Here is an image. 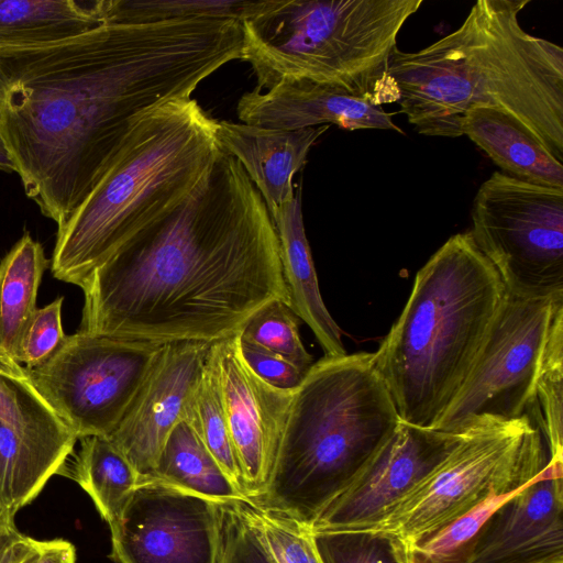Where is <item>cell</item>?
Instances as JSON below:
<instances>
[{
  "mask_svg": "<svg viewBox=\"0 0 563 563\" xmlns=\"http://www.w3.org/2000/svg\"><path fill=\"white\" fill-rule=\"evenodd\" d=\"M400 421L373 353L324 356L295 389L271 477L251 504L311 527Z\"/></svg>",
  "mask_w": 563,
  "mask_h": 563,
  "instance_id": "6",
  "label": "cell"
},
{
  "mask_svg": "<svg viewBox=\"0 0 563 563\" xmlns=\"http://www.w3.org/2000/svg\"><path fill=\"white\" fill-rule=\"evenodd\" d=\"M69 476L90 496L104 521L112 527L137 487L141 476L108 437L79 439Z\"/></svg>",
  "mask_w": 563,
  "mask_h": 563,
  "instance_id": "25",
  "label": "cell"
},
{
  "mask_svg": "<svg viewBox=\"0 0 563 563\" xmlns=\"http://www.w3.org/2000/svg\"><path fill=\"white\" fill-rule=\"evenodd\" d=\"M217 121L191 98L136 114L103 177L57 228L53 277L80 286L125 242L183 205L223 154Z\"/></svg>",
  "mask_w": 563,
  "mask_h": 563,
  "instance_id": "4",
  "label": "cell"
},
{
  "mask_svg": "<svg viewBox=\"0 0 563 563\" xmlns=\"http://www.w3.org/2000/svg\"><path fill=\"white\" fill-rule=\"evenodd\" d=\"M218 503L141 478L110 527L118 563H218Z\"/></svg>",
  "mask_w": 563,
  "mask_h": 563,
  "instance_id": "12",
  "label": "cell"
},
{
  "mask_svg": "<svg viewBox=\"0 0 563 563\" xmlns=\"http://www.w3.org/2000/svg\"><path fill=\"white\" fill-rule=\"evenodd\" d=\"M183 421L194 430L223 473L247 499L242 470L231 441L217 380L208 360L188 397Z\"/></svg>",
  "mask_w": 563,
  "mask_h": 563,
  "instance_id": "28",
  "label": "cell"
},
{
  "mask_svg": "<svg viewBox=\"0 0 563 563\" xmlns=\"http://www.w3.org/2000/svg\"><path fill=\"white\" fill-rule=\"evenodd\" d=\"M16 532L14 525L0 530V563H8L10 545Z\"/></svg>",
  "mask_w": 563,
  "mask_h": 563,
  "instance_id": "38",
  "label": "cell"
},
{
  "mask_svg": "<svg viewBox=\"0 0 563 563\" xmlns=\"http://www.w3.org/2000/svg\"><path fill=\"white\" fill-rule=\"evenodd\" d=\"M529 2L478 0L455 31L417 52L394 49L388 75L418 133L461 136L468 109L492 108L563 163V48L522 29Z\"/></svg>",
  "mask_w": 563,
  "mask_h": 563,
  "instance_id": "3",
  "label": "cell"
},
{
  "mask_svg": "<svg viewBox=\"0 0 563 563\" xmlns=\"http://www.w3.org/2000/svg\"><path fill=\"white\" fill-rule=\"evenodd\" d=\"M240 350L249 367L274 387L295 390L307 374L280 355L241 339Z\"/></svg>",
  "mask_w": 563,
  "mask_h": 563,
  "instance_id": "36",
  "label": "cell"
},
{
  "mask_svg": "<svg viewBox=\"0 0 563 563\" xmlns=\"http://www.w3.org/2000/svg\"><path fill=\"white\" fill-rule=\"evenodd\" d=\"M544 468L534 481L544 474ZM530 484L508 494L489 496L468 512L413 545L393 548L397 562L463 563L468 558L476 537L488 518Z\"/></svg>",
  "mask_w": 563,
  "mask_h": 563,
  "instance_id": "29",
  "label": "cell"
},
{
  "mask_svg": "<svg viewBox=\"0 0 563 563\" xmlns=\"http://www.w3.org/2000/svg\"><path fill=\"white\" fill-rule=\"evenodd\" d=\"M549 461L542 433L525 415L472 426L455 448L371 529L406 548L463 516L492 495L534 481Z\"/></svg>",
  "mask_w": 563,
  "mask_h": 563,
  "instance_id": "8",
  "label": "cell"
},
{
  "mask_svg": "<svg viewBox=\"0 0 563 563\" xmlns=\"http://www.w3.org/2000/svg\"><path fill=\"white\" fill-rule=\"evenodd\" d=\"M8 563H76L75 547L63 539L40 541L15 533Z\"/></svg>",
  "mask_w": 563,
  "mask_h": 563,
  "instance_id": "37",
  "label": "cell"
},
{
  "mask_svg": "<svg viewBox=\"0 0 563 563\" xmlns=\"http://www.w3.org/2000/svg\"><path fill=\"white\" fill-rule=\"evenodd\" d=\"M472 238L518 298L563 297V188L494 172L472 208Z\"/></svg>",
  "mask_w": 563,
  "mask_h": 563,
  "instance_id": "9",
  "label": "cell"
},
{
  "mask_svg": "<svg viewBox=\"0 0 563 563\" xmlns=\"http://www.w3.org/2000/svg\"><path fill=\"white\" fill-rule=\"evenodd\" d=\"M165 344L77 331L46 363L27 372L78 440L109 437Z\"/></svg>",
  "mask_w": 563,
  "mask_h": 563,
  "instance_id": "10",
  "label": "cell"
},
{
  "mask_svg": "<svg viewBox=\"0 0 563 563\" xmlns=\"http://www.w3.org/2000/svg\"><path fill=\"white\" fill-rule=\"evenodd\" d=\"M323 563H398L390 539L371 531L312 532Z\"/></svg>",
  "mask_w": 563,
  "mask_h": 563,
  "instance_id": "33",
  "label": "cell"
},
{
  "mask_svg": "<svg viewBox=\"0 0 563 563\" xmlns=\"http://www.w3.org/2000/svg\"><path fill=\"white\" fill-rule=\"evenodd\" d=\"M11 525H14L13 517H11L0 505V530Z\"/></svg>",
  "mask_w": 563,
  "mask_h": 563,
  "instance_id": "40",
  "label": "cell"
},
{
  "mask_svg": "<svg viewBox=\"0 0 563 563\" xmlns=\"http://www.w3.org/2000/svg\"><path fill=\"white\" fill-rule=\"evenodd\" d=\"M269 214L278 239L282 271L291 309L313 332L324 356L346 354L341 329L327 309L319 289L305 231L300 187L289 202Z\"/></svg>",
  "mask_w": 563,
  "mask_h": 563,
  "instance_id": "19",
  "label": "cell"
},
{
  "mask_svg": "<svg viewBox=\"0 0 563 563\" xmlns=\"http://www.w3.org/2000/svg\"><path fill=\"white\" fill-rule=\"evenodd\" d=\"M460 130L504 174L534 185L563 188V163L506 113L484 107L468 109Z\"/></svg>",
  "mask_w": 563,
  "mask_h": 563,
  "instance_id": "20",
  "label": "cell"
},
{
  "mask_svg": "<svg viewBox=\"0 0 563 563\" xmlns=\"http://www.w3.org/2000/svg\"><path fill=\"white\" fill-rule=\"evenodd\" d=\"M254 508L267 548L276 563H323L309 526Z\"/></svg>",
  "mask_w": 563,
  "mask_h": 563,
  "instance_id": "34",
  "label": "cell"
},
{
  "mask_svg": "<svg viewBox=\"0 0 563 563\" xmlns=\"http://www.w3.org/2000/svg\"><path fill=\"white\" fill-rule=\"evenodd\" d=\"M241 23L190 19L102 24L0 53V134L26 197L62 227L115 158L133 118L190 98L242 59Z\"/></svg>",
  "mask_w": 563,
  "mask_h": 563,
  "instance_id": "1",
  "label": "cell"
},
{
  "mask_svg": "<svg viewBox=\"0 0 563 563\" xmlns=\"http://www.w3.org/2000/svg\"><path fill=\"white\" fill-rule=\"evenodd\" d=\"M563 302L553 313L528 416L547 441L549 463L563 465Z\"/></svg>",
  "mask_w": 563,
  "mask_h": 563,
  "instance_id": "27",
  "label": "cell"
},
{
  "mask_svg": "<svg viewBox=\"0 0 563 563\" xmlns=\"http://www.w3.org/2000/svg\"><path fill=\"white\" fill-rule=\"evenodd\" d=\"M67 457L41 448L0 421V505L14 518L63 470Z\"/></svg>",
  "mask_w": 563,
  "mask_h": 563,
  "instance_id": "26",
  "label": "cell"
},
{
  "mask_svg": "<svg viewBox=\"0 0 563 563\" xmlns=\"http://www.w3.org/2000/svg\"><path fill=\"white\" fill-rule=\"evenodd\" d=\"M64 297H57L30 318L19 346L16 361L26 368L46 363L63 345L65 334L62 322Z\"/></svg>",
  "mask_w": 563,
  "mask_h": 563,
  "instance_id": "35",
  "label": "cell"
},
{
  "mask_svg": "<svg viewBox=\"0 0 563 563\" xmlns=\"http://www.w3.org/2000/svg\"><path fill=\"white\" fill-rule=\"evenodd\" d=\"M218 563H276L254 506L246 500L218 503Z\"/></svg>",
  "mask_w": 563,
  "mask_h": 563,
  "instance_id": "32",
  "label": "cell"
},
{
  "mask_svg": "<svg viewBox=\"0 0 563 563\" xmlns=\"http://www.w3.org/2000/svg\"><path fill=\"white\" fill-rule=\"evenodd\" d=\"M251 0H102L104 24H145L190 19H232L247 13Z\"/></svg>",
  "mask_w": 563,
  "mask_h": 563,
  "instance_id": "30",
  "label": "cell"
},
{
  "mask_svg": "<svg viewBox=\"0 0 563 563\" xmlns=\"http://www.w3.org/2000/svg\"><path fill=\"white\" fill-rule=\"evenodd\" d=\"M562 302L563 297L506 292L467 380L432 429L463 433L479 421L528 415L550 323Z\"/></svg>",
  "mask_w": 563,
  "mask_h": 563,
  "instance_id": "11",
  "label": "cell"
},
{
  "mask_svg": "<svg viewBox=\"0 0 563 563\" xmlns=\"http://www.w3.org/2000/svg\"><path fill=\"white\" fill-rule=\"evenodd\" d=\"M299 317L288 302L273 300L261 307L240 329V339L280 355L307 373L313 356L299 334Z\"/></svg>",
  "mask_w": 563,
  "mask_h": 563,
  "instance_id": "31",
  "label": "cell"
},
{
  "mask_svg": "<svg viewBox=\"0 0 563 563\" xmlns=\"http://www.w3.org/2000/svg\"><path fill=\"white\" fill-rule=\"evenodd\" d=\"M236 113L242 123L278 130L334 124L349 131L404 133L382 106L308 80L282 81L266 92L254 88L241 96Z\"/></svg>",
  "mask_w": 563,
  "mask_h": 563,
  "instance_id": "17",
  "label": "cell"
},
{
  "mask_svg": "<svg viewBox=\"0 0 563 563\" xmlns=\"http://www.w3.org/2000/svg\"><path fill=\"white\" fill-rule=\"evenodd\" d=\"M48 260L29 232L0 261V354L16 361ZM18 362V361H16Z\"/></svg>",
  "mask_w": 563,
  "mask_h": 563,
  "instance_id": "23",
  "label": "cell"
},
{
  "mask_svg": "<svg viewBox=\"0 0 563 563\" xmlns=\"http://www.w3.org/2000/svg\"><path fill=\"white\" fill-rule=\"evenodd\" d=\"M102 24V0H0V53L59 42Z\"/></svg>",
  "mask_w": 563,
  "mask_h": 563,
  "instance_id": "21",
  "label": "cell"
},
{
  "mask_svg": "<svg viewBox=\"0 0 563 563\" xmlns=\"http://www.w3.org/2000/svg\"><path fill=\"white\" fill-rule=\"evenodd\" d=\"M462 435L400 421L394 435L321 509L311 531L371 529L455 448Z\"/></svg>",
  "mask_w": 563,
  "mask_h": 563,
  "instance_id": "13",
  "label": "cell"
},
{
  "mask_svg": "<svg viewBox=\"0 0 563 563\" xmlns=\"http://www.w3.org/2000/svg\"><path fill=\"white\" fill-rule=\"evenodd\" d=\"M540 563H563V558L552 559V560L543 561V562H540Z\"/></svg>",
  "mask_w": 563,
  "mask_h": 563,
  "instance_id": "41",
  "label": "cell"
},
{
  "mask_svg": "<svg viewBox=\"0 0 563 563\" xmlns=\"http://www.w3.org/2000/svg\"><path fill=\"white\" fill-rule=\"evenodd\" d=\"M210 344L166 343L126 413L108 437L141 477L150 475L205 366Z\"/></svg>",
  "mask_w": 563,
  "mask_h": 563,
  "instance_id": "15",
  "label": "cell"
},
{
  "mask_svg": "<svg viewBox=\"0 0 563 563\" xmlns=\"http://www.w3.org/2000/svg\"><path fill=\"white\" fill-rule=\"evenodd\" d=\"M207 360L252 503L271 477L295 390L274 387L249 367L239 332L212 342Z\"/></svg>",
  "mask_w": 563,
  "mask_h": 563,
  "instance_id": "14",
  "label": "cell"
},
{
  "mask_svg": "<svg viewBox=\"0 0 563 563\" xmlns=\"http://www.w3.org/2000/svg\"><path fill=\"white\" fill-rule=\"evenodd\" d=\"M329 126L278 130L218 120L216 134L222 151L241 164L272 213L294 198L292 177Z\"/></svg>",
  "mask_w": 563,
  "mask_h": 563,
  "instance_id": "18",
  "label": "cell"
},
{
  "mask_svg": "<svg viewBox=\"0 0 563 563\" xmlns=\"http://www.w3.org/2000/svg\"><path fill=\"white\" fill-rule=\"evenodd\" d=\"M0 170L5 173L15 172L14 164L10 157V154L3 143V140L0 134Z\"/></svg>",
  "mask_w": 563,
  "mask_h": 563,
  "instance_id": "39",
  "label": "cell"
},
{
  "mask_svg": "<svg viewBox=\"0 0 563 563\" xmlns=\"http://www.w3.org/2000/svg\"><path fill=\"white\" fill-rule=\"evenodd\" d=\"M505 296L470 231L452 235L419 269L373 353L401 421L437 424L467 380Z\"/></svg>",
  "mask_w": 563,
  "mask_h": 563,
  "instance_id": "5",
  "label": "cell"
},
{
  "mask_svg": "<svg viewBox=\"0 0 563 563\" xmlns=\"http://www.w3.org/2000/svg\"><path fill=\"white\" fill-rule=\"evenodd\" d=\"M78 332L212 343L273 300L290 305L268 209L223 154L173 213L144 229L79 286Z\"/></svg>",
  "mask_w": 563,
  "mask_h": 563,
  "instance_id": "2",
  "label": "cell"
},
{
  "mask_svg": "<svg viewBox=\"0 0 563 563\" xmlns=\"http://www.w3.org/2000/svg\"><path fill=\"white\" fill-rule=\"evenodd\" d=\"M563 558V465L503 504L484 523L463 563H540Z\"/></svg>",
  "mask_w": 563,
  "mask_h": 563,
  "instance_id": "16",
  "label": "cell"
},
{
  "mask_svg": "<svg viewBox=\"0 0 563 563\" xmlns=\"http://www.w3.org/2000/svg\"><path fill=\"white\" fill-rule=\"evenodd\" d=\"M422 0L253 1L242 59L256 89L288 80L339 88L376 106L398 101L388 75L397 36Z\"/></svg>",
  "mask_w": 563,
  "mask_h": 563,
  "instance_id": "7",
  "label": "cell"
},
{
  "mask_svg": "<svg viewBox=\"0 0 563 563\" xmlns=\"http://www.w3.org/2000/svg\"><path fill=\"white\" fill-rule=\"evenodd\" d=\"M0 421L25 440L69 457L78 439L40 394L25 366L0 354Z\"/></svg>",
  "mask_w": 563,
  "mask_h": 563,
  "instance_id": "22",
  "label": "cell"
},
{
  "mask_svg": "<svg viewBox=\"0 0 563 563\" xmlns=\"http://www.w3.org/2000/svg\"><path fill=\"white\" fill-rule=\"evenodd\" d=\"M141 478L161 482L214 503L249 501L184 421L169 434L153 472Z\"/></svg>",
  "mask_w": 563,
  "mask_h": 563,
  "instance_id": "24",
  "label": "cell"
}]
</instances>
